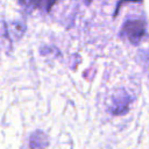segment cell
Returning a JSON list of instances; mask_svg holds the SVG:
<instances>
[{
	"label": "cell",
	"mask_w": 149,
	"mask_h": 149,
	"mask_svg": "<svg viewBox=\"0 0 149 149\" xmlns=\"http://www.w3.org/2000/svg\"><path fill=\"white\" fill-rule=\"evenodd\" d=\"M47 146L45 135L42 132H36L30 137V147L33 149H43Z\"/></svg>",
	"instance_id": "obj_3"
},
{
	"label": "cell",
	"mask_w": 149,
	"mask_h": 149,
	"mask_svg": "<svg viewBox=\"0 0 149 149\" xmlns=\"http://www.w3.org/2000/svg\"><path fill=\"white\" fill-rule=\"evenodd\" d=\"M146 34V22L142 19H129L127 20L121 30V35L127 37L133 44H137L142 41Z\"/></svg>",
	"instance_id": "obj_1"
},
{
	"label": "cell",
	"mask_w": 149,
	"mask_h": 149,
	"mask_svg": "<svg viewBox=\"0 0 149 149\" xmlns=\"http://www.w3.org/2000/svg\"><path fill=\"white\" fill-rule=\"evenodd\" d=\"M129 101L130 98L127 94H120L116 98L113 99L112 106H111V111L114 114H121V113H126L128 111V106H129Z\"/></svg>",
	"instance_id": "obj_2"
}]
</instances>
